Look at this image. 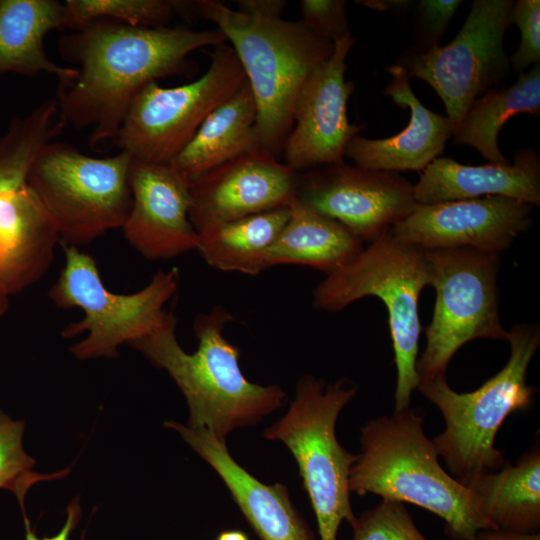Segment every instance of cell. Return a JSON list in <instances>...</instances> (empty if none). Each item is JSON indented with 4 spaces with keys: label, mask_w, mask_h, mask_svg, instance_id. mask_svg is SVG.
<instances>
[{
    "label": "cell",
    "mask_w": 540,
    "mask_h": 540,
    "mask_svg": "<svg viewBox=\"0 0 540 540\" xmlns=\"http://www.w3.org/2000/svg\"><path fill=\"white\" fill-rule=\"evenodd\" d=\"M59 40L77 75L59 81V115L67 125L91 127L89 144L114 140L136 93L146 84L188 69L193 51L227 42L218 29L133 27L97 20Z\"/></svg>",
    "instance_id": "cell-1"
},
{
    "label": "cell",
    "mask_w": 540,
    "mask_h": 540,
    "mask_svg": "<svg viewBox=\"0 0 540 540\" xmlns=\"http://www.w3.org/2000/svg\"><path fill=\"white\" fill-rule=\"evenodd\" d=\"M231 320L233 316L221 306L198 314L193 324L198 348L192 354L177 341L173 310L158 328L129 344L174 380L188 405L186 425L221 441L279 409L286 396L279 386L252 383L243 375L240 349L223 334Z\"/></svg>",
    "instance_id": "cell-2"
},
{
    "label": "cell",
    "mask_w": 540,
    "mask_h": 540,
    "mask_svg": "<svg viewBox=\"0 0 540 540\" xmlns=\"http://www.w3.org/2000/svg\"><path fill=\"white\" fill-rule=\"evenodd\" d=\"M410 407L370 420L361 428V452L349 474L350 492L410 503L440 517L453 540L492 530L470 490L446 472Z\"/></svg>",
    "instance_id": "cell-3"
},
{
    "label": "cell",
    "mask_w": 540,
    "mask_h": 540,
    "mask_svg": "<svg viewBox=\"0 0 540 540\" xmlns=\"http://www.w3.org/2000/svg\"><path fill=\"white\" fill-rule=\"evenodd\" d=\"M194 3L196 13L214 22L231 43L255 98L261 144L276 154L292 129L300 90L331 56L334 42L301 20L254 17L216 0Z\"/></svg>",
    "instance_id": "cell-4"
},
{
    "label": "cell",
    "mask_w": 540,
    "mask_h": 540,
    "mask_svg": "<svg viewBox=\"0 0 540 540\" xmlns=\"http://www.w3.org/2000/svg\"><path fill=\"white\" fill-rule=\"evenodd\" d=\"M510 356L504 367L478 389L458 393L446 376L419 382L417 389L441 412L445 429L432 440L449 474L465 487L477 476L502 468L505 456L495 439L506 418L526 410L535 388L526 382L528 366L540 345L536 325L508 331Z\"/></svg>",
    "instance_id": "cell-5"
},
{
    "label": "cell",
    "mask_w": 540,
    "mask_h": 540,
    "mask_svg": "<svg viewBox=\"0 0 540 540\" xmlns=\"http://www.w3.org/2000/svg\"><path fill=\"white\" fill-rule=\"evenodd\" d=\"M428 284L425 251L396 240L388 229L351 263L326 275L313 292V307L328 312L340 311L366 296L384 303L397 371L394 412L410 408L412 392L419 384L418 303Z\"/></svg>",
    "instance_id": "cell-6"
},
{
    "label": "cell",
    "mask_w": 540,
    "mask_h": 540,
    "mask_svg": "<svg viewBox=\"0 0 540 540\" xmlns=\"http://www.w3.org/2000/svg\"><path fill=\"white\" fill-rule=\"evenodd\" d=\"M356 393L357 386L347 379L326 384L305 375L287 413L263 433L268 440L282 442L296 460L320 540H337L340 524L352 526L357 519L349 489L357 455L343 448L336 436L338 416Z\"/></svg>",
    "instance_id": "cell-7"
},
{
    "label": "cell",
    "mask_w": 540,
    "mask_h": 540,
    "mask_svg": "<svg viewBox=\"0 0 540 540\" xmlns=\"http://www.w3.org/2000/svg\"><path fill=\"white\" fill-rule=\"evenodd\" d=\"M131 162L123 151L92 157L51 141L33 161L26 185L50 217L60 241L75 246L121 229L132 203Z\"/></svg>",
    "instance_id": "cell-8"
},
{
    "label": "cell",
    "mask_w": 540,
    "mask_h": 540,
    "mask_svg": "<svg viewBox=\"0 0 540 540\" xmlns=\"http://www.w3.org/2000/svg\"><path fill=\"white\" fill-rule=\"evenodd\" d=\"M61 243L65 265L51 287L49 297L62 309L78 307L81 320L67 324L64 338L86 332L70 348L80 360L114 358L120 345L130 344L154 331L165 320L164 306L177 291L180 274L176 267L160 270L140 291L124 295L107 290L95 260L76 246Z\"/></svg>",
    "instance_id": "cell-9"
},
{
    "label": "cell",
    "mask_w": 540,
    "mask_h": 540,
    "mask_svg": "<svg viewBox=\"0 0 540 540\" xmlns=\"http://www.w3.org/2000/svg\"><path fill=\"white\" fill-rule=\"evenodd\" d=\"M429 286L436 291L426 347L416 361L419 382L446 376L453 355L478 339L507 341L500 322L497 278L500 253L472 248L425 251Z\"/></svg>",
    "instance_id": "cell-10"
},
{
    "label": "cell",
    "mask_w": 540,
    "mask_h": 540,
    "mask_svg": "<svg viewBox=\"0 0 540 540\" xmlns=\"http://www.w3.org/2000/svg\"><path fill=\"white\" fill-rule=\"evenodd\" d=\"M246 81L233 48L219 44L200 78L176 87H162L157 81L142 87L129 105L115 144L132 159L170 163L207 116Z\"/></svg>",
    "instance_id": "cell-11"
},
{
    "label": "cell",
    "mask_w": 540,
    "mask_h": 540,
    "mask_svg": "<svg viewBox=\"0 0 540 540\" xmlns=\"http://www.w3.org/2000/svg\"><path fill=\"white\" fill-rule=\"evenodd\" d=\"M512 0H474L456 37L425 51L408 48L397 61L409 78L427 82L442 99L454 133L471 104L509 72L504 36ZM454 135V134H453Z\"/></svg>",
    "instance_id": "cell-12"
},
{
    "label": "cell",
    "mask_w": 540,
    "mask_h": 540,
    "mask_svg": "<svg viewBox=\"0 0 540 540\" xmlns=\"http://www.w3.org/2000/svg\"><path fill=\"white\" fill-rule=\"evenodd\" d=\"M296 199L371 243L407 217L413 185L397 172L376 171L344 161L298 173Z\"/></svg>",
    "instance_id": "cell-13"
},
{
    "label": "cell",
    "mask_w": 540,
    "mask_h": 540,
    "mask_svg": "<svg viewBox=\"0 0 540 540\" xmlns=\"http://www.w3.org/2000/svg\"><path fill=\"white\" fill-rule=\"evenodd\" d=\"M533 205L500 195L416 204L390 229L398 241L424 251L472 248L502 253L532 225Z\"/></svg>",
    "instance_id": "cell-14"
},
{
    "label": "cell",
    "mask_w": 540,
    "mask_h": 540,
    "mask_svg": "<svg viewBox=\"0 0 540 540\" xmlns=\"http://www.w3.org/2000/svg\"><path fill=\"white\" fill-rule=\"evenodd\" d=\"M354 42L351 35L336 40L331 56L299 92L293 126L282 146L284 163L296 172L343 162L348 143L364 128L347 117L354 84L345 80L346 58Z\"/></svg>",
    "instance_id": "cell-15"
},
{
    "label": "cell",
    "mask_w": 540,
    "mask_h": 540,
    "mask_svg": "<svg viewBox=\"0 0 540 540\" xmlns=\"http://www.w3.org/2000/svg\"><path fill=\"white\" fill-rule=\"evenodd\" d=\"M298 172L259 147L190 179L189 220L197 234L249 215L290 207Z\"/></svg>",
    "instance_id": "cell-16"
},
{
    "label": "cell",
    "mask_w": 540,
    "mask_h": 540,
    "mask_svg": "<svg viewBox=\"0 0 540 540\" xmlns=\"http://www.w3.org/2000/svg\"><path fill=\"white\" fill-rule=\"evenodd\" d=\"M132 203L121 227L126 241L150 260L196 250L198 234L189 220L190 178L170 163L132 159Z\"/></svg>",
    "instance_id": "cell-17"
},
{
    "label": "cell",
    "mask_w": 540,
    "mask_h": 540,
    "mask_svg": "<svg viewBox=\"0 0 540 540\" xmlns=\"http://www.w3.org/2000/svg\"><path fill=\"white\" fill-rule=\"evenodd\" d=\"M164 425L176 431L219 475L261 540H315L292 504L287 486L260 482L233 459L225 441L203 429L175 421Z\"/></svg>",
    "instance_id": "cell-18"
},
{
    "label": "cell",
    "mask_w": 540,
    "mask_h": 540,
    "mask_svg": "<svg viewBox=\"0 0 540 540\" xmlns=\"http://www.w3.org/2000/svg\"><path fill=\"white\" fill-rule=\"evenodd\" d=\"M387 71L391 80L383 93L400 108L410 109V121L404 130L389 138L353 137L344 157L355 166L369 170L422 171L442 154L446 142L454 134L452 123L447 116L429 110L420 102L403 67L394 64Z\"/></svg>",
    "instance_id": "cell-19"
},
{
    "label": "cell",
    "mask_w": 540,
    "mask_h": 540,
    "mask_svg": "<svg viewBox=\"0 0 540 540\" xmlns=\"http://www.w3.org/2000/svg\"><path fill=\"white\" fill-rule=\"evenodd\" d=\"M59 242L54 224L26 184L0 194V316L10 295L45 274Z\"/></svg>",
    "instance_id": "cell-20"
},
{
    "label": "cell",
    "mask_w": 540,
    "mask_h": 540,
    "mask_svg": "<svg viewBox=\"0 0 540 540\" xmlns=\"http://www.w3.org/2000/svg\"><path fill=\"white\" fill-rule=\"evenodd\" d=\"M421 172L413 185L417 204L500 195L540 205V158L533 148L519 149L513 164L470 166L438 157Z\"/></svg>",
    "instance_id": "cell-21"
},
{
    "label": "cell",
    "mask_w": 540,
    "mask_h": 540,
    "mask_svg": "<svg viewBox=\"0 0 540 540\" xmlns=\"http://www.w3.org/2000/svg\"><path fill=\"white\" fill-rule=\"evenodd\" d=\"M363 242L337 221L295 199L290 217L273 244L260 256L258 274L282 264L312 267L326 275L355 260Z\"/></svg>",
    "instance_id": "cell-22"
},
{
    "label": "cell",
    "mask_w": 540,
    "mask_h": 540,
    "mask_svg": "<svg viewBox=\"0 0 540 540\" xmlns=\"http://www.w3.org/2000/svg\"><path fill=\"white\" fill-rule=\"evenodd\" d=\"M66 28L64 3L56 0H0V77L52 74L73 79L77 69L60 66L44 49V38Z\"/></svg>",
    "instance_id": "cell-23"
},
{
    "label": "cell",
    "mask_w": 540,
    "mask_h": 540,
    "mask_svg": "<svg viewBox=\"0 0 540 540\" xmlns=\"http://www.w3.org/2000/svg\"><path fill=\"white\" fill-rule=\"evenodd\" d=\"M259 147L263 146L257 128V106L246 81L207 116L170 164L193 179Z\"/></svg>",
    "instance_id": "cell-24"
},
{
    "label": "cell",
    "mask_w": 540,
    "mask_h": 540,
    "mask_svg": "<svg viewBox=\"0 0 540 540\" xmlns=\"http://www.w3.org/2000/svg\"><path fill=\"white\" fill-rule=\"evenodd\" d=\"M466 487L492 530L536 533L540 528L538 442L514 465L483 473Z\"/></svg>",
    "instance_id": "cell-25"
},
{
    "label": "cell",
    "mask_w": 540,
    "mask_h": 540,
    "mask_svg": "<svg viewBox=\"0 0 540 540\" xmlns=\"http://www.w3.org/2000/svg\"><path fill=\"white\" fill-rule=\"evenodd\" d=\"M520 113L540 114V63L503 88H492L469 107L454 133V143L475 148L494 164H509L500 151L498 134L504 124Z\"/></svg>",
    "instance_id": "cell-26"
},
{
    "label": "cell",
    "mask_w": 540,
    "mask_h": 540,
    "mask_svg": "<svg viewBox=\"0 0 540 540\" xmlns=\"http://www.w3.org/2000/svg\"><path fill=\"white\" fill-rule=\"evenodd\" d=\"M290 217V207L249 215L198 234L205 262L221 271L256 275L260 256L273 244Z\"/></svg>",
    "instance_id": "cell-27"
},
{
    "label": "cell",
    "mask_w": 540,
    "mask_h": 540,
    "mask_svg": "<svg viewBox=\"0 0 540 540\" xmlns=\"http://www.w3.org/2000/svg\"><path fill=\"white\" fill-rule=\"evenodd\" d=\"M66 127L56 98L43 100L31 112L14 118L0 136V194L26 184L29 169L40 150Z\"/></svg>",
    "instance_id": "cell-28"
},
{
    "label": "cell",
    "mask_w": 540,
    "mask_h": 540,
    "mask_svg": "<svg viewBox=\"0 0 540 540\" xmlns=\"http://www.w3.org/2000/svg\"><path fill=\"white\" fill-rule=\"evenodd\" d=\"M64 7L65 25L71 29L97 20L133 27H167L176 15L195 12L194 1L184 0H67Z\"/></svg>",
    "instance_id": "cell-29"
},
{
    "label": "cell",
    "mask_w": 540,
    "mask_h": 540,
    "mask_svg": "<svg viewBox=\"0 0 540 540\" xmlns=\"http://www.w3.org/2000/svg\"><path fill=\"white\" fill-rule=\"evenodd\" d=\"M25 424L22 420L12 419L0 409V489L12 492L25 513V497L30 488L39 482L59 479L69 469L55 473H40L35 467V460L23 446Z\"/></svg>",
    "instance_id": "cell-30"
},
{
    "label": "cell",
    "mask_w": 540,
    "mask_h": 540,
    "mask_svg": "<svg viewBox=\"0 0 540 540\" xmlns=\"http://www.w3.org/2000/svg\"><path fill=\"white\" fill-rule=\"evenodd\" d=\"M353 540H428L414 524L404 503L382 499L351 526Z\"/></svg>",
    "instance_id": "cell-31"
},
{
    "label": "cell",
    "mask_w": 540,
    "mask_h": 540,
    "mask_svg": "<svg viewBox=\"0 0 540 540\" xmlns=\"http://www.w3.org/2000/svg\"><path fill=\"white\" fill-rule=\"evenodd\" d=\"M510 23L520 31V44L509 58L510 68L519 75L540 63V1L518 0L510 14Z\"/></svg>",
    "instance_id": "cell-32"
},
{
    "label": "cell",
    "mask_w": 540,
    "mask_h": 540,
    "mask_svg": "<svg viewBox=\"0 0 540 540\" xmlns=\"http://www.w3.org/2000/svg\"><path fill=\"white\" fill-rule=\"evenodd\" d=\"M462 0H421L418 2L414 22L415 46L425 51L439 45Z\"/></svg>",
    "instance_id": "cell-33"
},
{
    "label": "cell",
    "mask_w": 540,
    "mask_h": 540,
    "mask_svg": "<svg viewBox=\"0 0 540 540\" xmlns=\"http://www.w3.org/2000/svg\"><path fill=\"white\" fill-rule=\"evenodd\" d=\"M302 19L317 36L335 42L351 35L346 15L345 0H302Z\"/></svg>",
    "instance_id": "cell-34"
},
{
    "label": "cell",
    "mask_w": 540,
    "mask_h": 540,
    "mask_svg": "<svg viewBox=\"0 0 540 540\" xmlns=\"http://www.w3.org/2000/svg\"><path fill=\"white\" fill-rule=\"evenodd\" d=\"M240 12L259 18L278 19L287 6L285 0H239Z\"/></svg>",
    "instance_id": "cell-35"
},
{
    "label": "cell",
    "mask_w": 540,
    "mask_h": 540,
    "mask_svg": "<svg viewBox=\"0 0 540 540\" xmlns=\"http://www.w3.org/2000/svg\"><path fill=\"white\" fill-rule=\"evenodd\" d=\"M80 518V506L77 501L69 504L67 517L62 529L52 537L39 538L30 527L27 516H24L25 540H69L70 534Z\"/></svg>",
    "instance_id": "cell-36"
},
{
    "label": "cell",
    "mask_w": 540,
    "mask_h": 540,
    "mask_svg": "<svg viewBox=\"0 0 540 540\" xmlns=\"http://www.w3.org/2000/svg\"><path fill=\"white\" fill-rule=\"evenodd\" d=\"M473 540H540L539 533H515L499 530H481Z\"/></svg>",
    "instance_id": "cell-37"
},
{
    "label": "cell",
    "mask_w": 540,
    "mask_h": 540,
    "mask_svg": "<svg viewBox=\"0 0 540 540\" xmlns=\"http://www.w3.org/2000/svg\"><path fill=\"white\" fill-rule=\"evenodd\" d=\"M356 3L375 9L379 11L388 10L391 8H402L410 4V1H375V0H366V1H356Z\"/></svg>",
    "instance_id": "cell-38"
},
{
    "label": "cell",
    "mask_w": 540,
    "mask_h": 540,
    "mask_svg": "<svg viewBox=\"0 0 540 540\" xmlns=\"http://www.w3.org/2000/svg\"><path fill=\"white\" fill-rule=\"evenodd\" d=\"M216 540H249V538L240 530H226L221 532Z\"/></svg>",
    "instance_id": "cell-39"
}]
</instances>
